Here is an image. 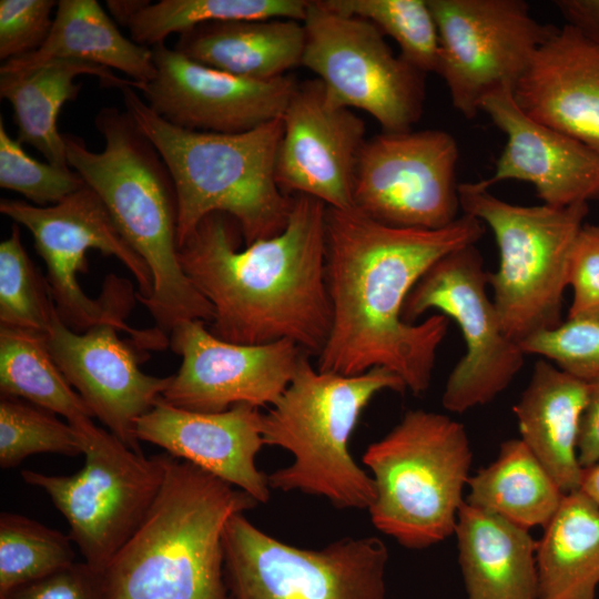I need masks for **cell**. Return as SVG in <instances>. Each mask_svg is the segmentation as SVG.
I'll use <instances>...</instances> for the list:
<instances>
[{
    "mask_svg": "<svg viewBox=\"0 0 599 599\" xmlns=\"http://www.w3.org/2000/svg\"><path fill=\"white\" fill-rule=\"evenodd\" d=\"M485 232L463 214L437 230L395 227L355 207L326 206V283L332 327L317 369L345 376L374 367L397 374L414 395L430 385L448 317L403 318L405 301L438 260L476 244Z\"/></svg>",
    "mask_w": 599,
    "mask_h": 599,
    "instance_id": "obj_1",
    "label": "cell"
},
{
    "mask_svg": "<svg viewBox=\"0 0 599 599\" xmlns=\"http://www.w3.org/2000/svg\"><path fill=\"white\" fill-rule=\"evenodd\" d=\"M293 199L283 232L244 250L234 219L206 215L179 246V261L212 305L214 336L242 345L287 339L317 357L332 327L326 205L304 194Z\"/></svg>",
    "mask_w": 599,
    "mask_h": 599,
    "instance_id": "obj_2",
    "label": "cell"
},
{
    "mask_svg": "<svg viewBox=\"0 0 599 599\" xmlns=\"http://www.w3.org/2000/svg\"><path fill=\"white\" fill-rule=\"evenodd\" d=\"M105 146L90 151L63 134L68 165L102 200L116 229L148 265L152 296L142 303L164 335L180 322L213 321V308L184 273L177 248L174 180L152 142L126 111L103 108L94 119Z\"/></svg>",
    "mask_w": 599,
    "mask_h": 599,
    "instance_id": "obj_3",
    "label": "cell"
},
{
    "mask_svg": "<svg viewBox=\"0 0 599 599\" xmlns=\"http://www.w3.org/2000/svg\"><path fill=\"white\" fill-rule=\"evenodd\" d=\"M164 456L161 489L140 527L100 573L105 599H229L223 535L258 502L199 468Z\"/></svg>",
    "mask_w": 599,
    "mask_h": 599,
    "instance_id": "obj_4",
    "label": "cell"
},
{
    "mask_svg": "<svg viewBox=\"0 0 599 599\" xmlns=\"http://www.w3.org/2000/svg\"><path fill=\"white\" fill-rule=\"evenodd\" d=\"M120 90L125 111L174 180L177 248L206 215L216 212L236 221L245 246L283 232L294 199L276 181L282 118L242 133L191 131L159 116L133 87Z\"/></svg>",
    "mask_w": 599,
    "mask_h": 599,
    "instance_id": "obj_5",
    "label": "cell"
},
{
    "mask_svg": "<svg viewBox=\"0 0 599 599\" xmlns=\"http://www.w3.org/2000/svg\"><path fill=\"white\" fill-rule=\"evenodd\" d=\"M406 389L387 368L345 376L317 369L303 354L290 385L261 418L264 446L292 455L290 465L267 475L271 490L321 497L338 509H368L375 484L348 443L375 395Z\"/></svg>",
    "mask_w": 599,
    "mask_h": 599,
    "instance_id": "obj_6",
    "label": "cell"
},
{
    "mask_svg": "<svg viewBox=\"0 0 599 599\" xmlns=\"http://www.w3.org/2000/svg\"><path fill=\"white\" fill-rule=\"evenodd\" d=\"M372 473L374 527L400 546L422 550L455 532L473 451L465 427L435 412L413 409L362 457Z\"/></svg>",
    "mask_w": 599,
    "mask_h": 599,
    "instance_id": "obj_7",
    "label": "cell"
},
{
    "mask_svg": "<svg viewBox=\"0 0 599 599\" xmlns=\"http://www.w3.org/2000/svg\"><path fill=\"white\" fill-rule=\"evenodd\" d=\"M0 212L23 225L47 266L45 281L61 321L77 333L99 324H112L129 333L140 346L160 348L165 337L159 329L139 331L124 322L132 305L131 284L109 275L100 298L89 297L78 282L88 271L87 253L98 250L115 256L133 274L144 303L152 296L153 280L144 261L116 229L100 196L88 185L54 205L37 206L2 199Z\"/></svg>",
    "mask_w": 599,
    "mask_h": 599,
    "instance_id": "obj_8",
    "label": "cell"
},
{
    "mask_svg": "<svg viewBox=\"0 0 599 599\" xmlns=\"http://www.w3.org/2000/svg\"><path fill=\"white\" fill-rule=\"evenodd\" d=\"M459 204L491 230L499 266L488 285L502 329L517 343L559 326L575 240L588 203L521 206L500 200L479 182L458 184Z\"/></svg>",
    "mask_w": 599,
    "mask_h": 599,
    "instance_id": "obj_9",
    "label": "cell"
},
{
    "mask_svg": "<svg viewBox=\"0 0 599 599\" xmlns=\"http://www.w3.org/2000/svg\"><path fill=\"white\" fill-rule=\"evenodd\" d=\"M69 424L81 438L84 466L71 476L33 470L21 476L47 493L84 562L101 573L152 507L164 479V456L146 458L91 418Z\"/></svg>",
    "mask_w": 599,
    "mask_h": 599,
    "instance_id": "obj_10",
    "label": "cell"
},
{
    "mask_svg": "<svg viewBox=\"0 0 599 599\" xmlns=\"http://www.w3.org/2000/svg\"><path fill=\"white\" fill-rule=\"evenodd\" d=\"M238 512L224 535L229 599H386L389 552L375 536L302 548L266 534Z\"/></svg>",
    "mask_w": 599,
    "mask_h": 599,
    "instance_id": "obj_11",
    "label": "cell"
},
{
    "mask_svg": "<svg viewBox=\"0 0 599 599\" xmlns=\"http://www.w3.org/2000/svg\"><path fill=\"white\" fill-rule=\"evenodd\" d=\"M488 272L475 244L438 260L408 294L403 318L413 323L429 309L453 318L466 353L450 372L441 396L444 408L465 413L495 399L514 380L525 362L519 343L502 329L487 294Z\"/></svg>",
    "mask_w": 599,
    "mask_h": 599,
    "instance_id": "obj_12",
    "label": "cell"
},
{
    "mask_svg": "<svg viewBox=\"0 0 599 599\" xmlns=\"http://www.w3.org/2000/svg\"><path fill=\"white\" fill-rule=\"evenodd\" d=\"M302 65L317 75L328 97L370 114L383 132L412 130L425 101V73L395 55L372 22L308 1Z\"/></svg>",
    "mask_w": 599,
    "mask_h": 599,
    "instance_id": "obj_13",
    "label": "cell"
},
{
    "mask_svg": "<svg viewBox=\"0 0 599 599\" xmlns=\"http://www.w3.org/2000/svg\"><path fill=\"white\" fill-rule=\"evenodd\" d=\"M439 34L437 74L453 106L467 119L483 99L514 88L539 47L556 30L522 0H428Z\"/></svg>",
    "mask_w": 599,
    "mask_h": 599,
    "instance_id": "obj_14",
    "label": "cell"
},
{
    "mask_svg": "<svg viewBox=\"0 0 599 599\" xmlns=\"http://www.w3.org/2000/svg\"><path fill=\"white\" fill-rule=\"evenodd\" d=\"M458 156L455 139L443 130L383 132L359 151L353 205L389 226L445 227L460 209Z\"/></svg>",
    "mask_w": 599,
    "mask_h": 599,
    "instance_id": "obj_15",
    "label": "cell"
},
{
    "mask_svg": "<svg viewBox=\"0 0 599 599\" xmlns=\"http://www.w3.org/2000/svg\"><path fill=\"white\" fill-rule=\"evenodd\" d=\"M181 366L162 394L167 404L201 413H221L238 404L267 407L293 379L305 354L283 339L242 345L214 336L202 321L180 322L170 332Z\"/></svg>",
    "mask_w": 599,
    "mask_h": 599,
    "instance_id": "obj_16",
    "label": "cell"
},
{
    "mask_svg": "<svg viewBox=\"0 0 599 599\" xmlns=\"http://www.w3.org/2000/svg\"><path fill=\"white\" fill-rule=\"evenodd\" d=\"M156 68L143 84L146 104L181 129L234 134L280 119L297 87L293 77L252 80L199 63L164 43L152 47Z\"/></svg>",
    "mask_w": 599,
    "mask_h": 599,
    "instance_id": "obj_17",
    "label": "cell"
},
{
    "mask_svg": "<svg viewBox=\"0 0 599 599\" xmlns=\"http://www.w3.org/2000/svg\"><path fill=\"white\" fill-rule=\"evenodd\" d=\"M276 181L287 195L312 196L326 206L351 209L365 124L335 103L318 79L297 84L282 116Z\"/></svg>",
    "mask_w": 599,
    "mask_h": 599,
    "instance_id": "obj_18",
    "label": "cell"
},
{
    "mask_svg": "<svg viewBox=\"0 0 599 599\" xmlns=\"http://www.w3.org/2000/svg\"><path fill=\"white\" fill-rule=\"evenodd\" d=\"M112 324L77 333L57 311L44 334L60 370L93 417L130 448L141 451L135 424L162 397L171 376L148 375L134 349L118 337Z\"/></svg>",
    "mask_w": 599,
    "mask_h": 599,
    "instance_id": "obj_19",
    "label": "cell"
},
{
    "mask_svg": "<svg viewBox=\"0 0 599 599\" xmlns=\"http://www.w3.org/2000/svg\"><path fill=\"white\" fill-rule=\"evenodd\" d=\"M258 407L238 404L221 413L172 406L162 397L135 424V437L160 446L245 491L258 504L271 497L267 475L256 456L264 446Z\"/></svg>",
    "mask_w": 599,
    "mask_h": 599,
    "instance_id": "obj_20",
    "label": "cell"
},
{
    "mask_svg": "<svg viewBox=\"0 0 599 599\" xmlns=\"http://www.w3.org/2000/svg\"><path fill=\"white\" fill-rule=\"evenodd\" d=\"M480 111L506 134L493 175L479 181L489 189L507 180L532 184L542 204L566 207L599 197V156L580 142L529 118L511 88L486 95Z\"/></svg>",
    "mask_w": 599,
    "mask_h": 599,
    "instance_id": "obj_21",
    "label": "cell"
},
{
    "mask_svg": "<svg viewBox=\"0 0 599 599\" xmlns=\"http://www.w3.org/2000/svg\"><path fill=\"white\" fill-rule=\"evenodd\" d=\"M529 118L599 156V47L565 24L539 47L512 88Z\"/></svg>",
    "mask_w": 599,
    "mask_h": 599,
    "instance_id": "obj_22",
    "label": "cell"
},
{
    "mask_svg": "<svg viewBox=\"0 0 599 599\" xmlns=\"http://www.w3.org/2000/svg\"><path fill=\"white\" fill-rule=\"evenodd\" d=\"M588 383L540 358L512 410L520 439L565 494L579 490L578 436Z\"/></svg>",
    "mask_w": 599,
    "mask_h": 599,
    "instance_id": "obj_23",
    "label": "cell"
},
{
    "mask_svg": "<svg viewBox=\"0 0 599 599\" xmlns=\"http://www.w3.org/2000/svg\"><path fill=\"white\" fill-rule=\"evenodd\" d=\"M454 534L467 599H538L529 530L464 501Z\"/></svg>",
    "mask_w": 599,
    "mask_h": 599,
    "instance_id": "obj_24",
    "label": "cell"
},
{
    "mask_svg": "<svg viewBox=\"0 0 599 599\" xmlns=\"http://www.w3.org/2000/svg\"><path fill=\"white\" fill-rule=\"evenodd\" d=\"M305 40L298 20H238L193 28L180 34L174 49L216 70L265 81L302 65Z\"/></svg>",
    "mask_w": 599,
    "mask_h": 599,
    "instance_id": "obj_25",
    "label": "cell"
},
{
    "mask_svg": "<svg viewBox=\"0 0 599 599\" xmlns=\"http://www.w3.org/2000/svg\"><path fill=\"white\" fill-rule=\"evenodd\" d=\"M57 7L42 47L6 61L0 72L26 71L52 60H77L119 70L141 88L153 80L152 49L124 37L97 0H60Z\"/></svg>",
    "mask_w": 599,
    "mask_h": 599,
    "instance_id": "obj_26",
    "label": "cell"
},
{
    "mask_svg": "<svg viewBox=\"0 0 599 599\" xmlns=\"http://www.w3.org/2000/svg\"><path fill=\"white\" fill-rule=\"evenodd\" d=\"M81 74L95 75L111 88L141 89L139 83L119 78L110 69L77 60H52L26 71L0 72V97L12 106L17 140L32 145L54 165L69 166L58 116L65 102L77 99L81 84L74 80Z\"/></svg>",
    "mask_w": 599,
    "mask_h": 599,
    "instance_id": "obj_27",
    "label": "cell"
},
{
    "mask_svg": "<svg viewBox=\"0 0 599 599\" xmlns=\"http://www.w3.org/2000/svg\"><path fill=\"white\" fill-rule=\"evenodd\" d=\"M537 542L538 599H596L599 506L581 490L565 498Z\"/></svg>",
    "mask_w": 599,
    "mask_h": 599,
    "instance_id": "obj_28",
    "label": "cell"
},
{
    "mask_svg": "<svg viewBox=\"0 0 599 599\" xmlns=\"http://www.w3.org/2000/svg\"><path fill=\"white\" fill-rule=\"evenodd\" d=\"M465 501L527 530L545 527L565 493L520 438L501 443L497 458L469 477Z\"/></svg>",
    "mask_w": 599,
    "mask_h": 599,
    "instance_id": "obj_29",
    "label": "cell"
},
{
    "mask_svg": "<svg viewBox=\"0 0 599 599\" xmlns=\"http://www.w3.org/2000/svg\"><path fill=\"white\" fill-rule=\"evenodd\" d=\"M0 392L61 415L68 423L93 417L57 365L43 333L0 326Z\"/></svg>",
    "mask_w": 599,
    "mask_h": 599,
    "instance_id": "obj_30",
    "label": "cell"
},
{
    "mask_svg": "<svg viewBox=\"0 0 599 599\" xmlns=\"http://www.w3.org/2000/svg\"><path fill=\"white\" fill-rule=\"evenodd\" d=\"M304 0H161L149 1L129 22L131 40L148 47L164 43L172 33L202 24L238 20H304Z\"/></svg>",
    "mask_w": 599,
    "mask_h": 599,
    "instance_id": "obj_31",
    "label": "cell"
},
{
    "mask_svg": "<svg viewBox=\"0 0 599 599\" xmlns=\"http://www.w3.org/2000/svg\"><path fill=\"white\" fill-rule=\"evenodd\" d=\"M70 537L26 516L0 515V595L73 565Z\"/></svg>",
    "mask_w": 599,
    "mask_h": 599,
    "instance_id": "obj_32",
    "label": "cell"
},
{
    "mask_svg": "<svg viewBox=\"0 0 599 599\" xmlns=\"http://www.w3.org/2000/svg\"><path fill=\"white\" fill-rule=\"evenodd\" d=\"M344 16L372 22L396 41L399 55L423 73L437 72L439 34L428 0H322Z\"/></svg>",
    "mask_w": 599,
    "mask_h": 599,
    "instance_id": "obj_33",
    "label": "cell"
},
{
    "mask_svg": "<svg viewBox=\"0 0 599 599\" xmlns=\"http://www.w3.org/2000/svg\"><path fill=\"white\" fill-rule=\"evenodd\" d=\"M83 454L82 441L71 424L24 399L1 396L0 467L14 468L34 454Z\"/></svg>",
    "mask_w": 599,
    "mask_h": 599,
    "instance_id": "obj_34",
    "label": "cell"
},
{
    "mask_svg": "<svg viewBox=\"0 0 599 599\" xmlns=\"http://www.w3.org/2000/svg\"><path fill=\"white\" fill-rule=\"evenodd\" d=\"M54 311L47 281L29 258L16 223L0 243V324L45 334Z\"/></svg>",
    "mask_w": 599,
    "mask_h": 599,
    "instance_id": "obj_35",
    "label": "cell"
},
{
    "mask_svg": "<svg viewBox=\"0 0 599 599\" xmlns=\"http://www.w3.org/2000/svg\"><path fill=\"white\" fill-rule=\"evenodd\" d=\"M70 169L30 156L7 132L0 118V186L20 193L37 206L54 205L85 186Z\"/></svg>",
    "mask_w": 599,
    "mask_h": 599,
    "instance_id": "obj_36",
    "label": "cell"
},
{
    "mask_svg": "<svg viewBox=\"0 0 599 599\" xmlns=\"http://www.w3.org/2000/svg\"><path fill=\"white\" fill-rule=\"evenodd\" d=\"M520 346L525 354L541 356L566 373L587 383L599 379V322L567 319L539 332Z\"/></svg>",
    "mask_w": 599,
    "mask_h": 599,
    "instance_id": "obj_37",
    "label": "cell"
},
{
    "mask_svg": "<svg viewBox=\"0 0 599 599\" xmlns=\"http://www.w3.org/2000/svg\"><path fill=\"white\" fill-rule=\"evenodd\" d=\"M55 6L53 0H1L0 59L6 62L42 47L53 24Z\"/></svg>",
    "mask_w": 599,
    "mask_h": 599,
    "instance_id": "obj_38",
    "label": "cell"
},
{
    "mask_svg": "<svg viewBox=\"0 0 599 599\" xmlns=\"http://www.w3.org/2000/svg\"><path fill=\"white\" fill-rule=\"evenodd\" d=\"M568 286L572 301L568 319L599 322V225L583 224L569 260Z\"/></svg>",
    "mask_w": 599,
    "mask_h": 599,
    "instance_id": "obj_39",
    "label": "cell"
},
{
    "mask_svg": "<svg viewBox=\"0 0 599 599\" xmlns=\"http://www.w3.org/2000/svg\"><path fill=\"white\" fill-rule=\"evenodd\" d=\"M0 599H105L100 573L74 562L45 578L16 587Z\"/></svg>",
    "mask_w": 599,
    "mask_h": 599,
    "instance_id": "obj_40",
    "label": "cell"
},
{
    "mask_svg": "<svg viewBox=\"0 0 599 599\" xmlns=\"http://www.w3.org/2000/svg\"><path fill=\"white\" fill-rule=\"evenodd\" d=\"M577 450L582 468L599 463V379L588 383V399L580 420Z\"/></svg>",
    "mask_w": 599,
    "mask_h": 599,
    "instance_id": "obj_41",
    "label": "cell"
},
{
    "mask_svg": "<svg viewBox=\"0 0 599 599\" xmlns=\"http://www.w3.org/2000/svg\"><path fill=\"white\" fill-rule=\"evenodd\" d=\"M566 24L599 47V0H557Z\"/></svg>",
    "mask_w": 599,
    "mask_h": 599,
    "instance_id": "obj_42",
    "label": "cell"
},
{
    "mask_svg": "<svg viewBox=\"0 0 599 599\" xmlns=\"http://www.w3.org/2000/svg\"><path fill=\"white\" fill-rule=\"evenodd\" d=\"M149 0H109L106 7L111 16L122 26L128 27L132 18Z\"/></svg>",
    "mask_w": 599,
    "mask_h": 599,
    "instance_id": "obj_43",
    "label": "cell"
},
{
    "mask_svg": "<svg viewBox=\"0 0 599 599\" xmlns=\"http://www.w3.org/2000/svg\"><path fill=\"white\" fill-rule=\"evenodd\" d=\"M579 490L599 506V463L583 468Z\"/></svg>",
    "mask_w": 599,
    "mask_h": 599,
    "instance_id": "obj_44",
    "label": "cell"
}]
</instances>
